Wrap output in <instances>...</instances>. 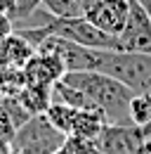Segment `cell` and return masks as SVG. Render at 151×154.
<instances>
[{
  "mask_svg": "<svg viewBox=\"0 0 151 154\" xmlns=\"http://www.w3.org/2000/svg\"><path fill=\"white\" fill-rule=\"evenodd\" d=\"M64 81L83 90L92 102V107L102 109L111 123H120V126L130 123V100L135 90H130L118 78L104 71H69Z\"/></svg>",
  "mask_w": 151,
  "mask_h": 154,
  "instance_id": "cell-1",
  "label": "cell"
},
{
  "mask_svg": "<svg viewBox=\"0 0 151 154\" xmlns=\"http://www.w3.org/2000/svg\"><path fill=\"white\" fill-rule=\"evenodd\" d=\"M97 71L118 78L135 93H151V55L102 50Z\"/></svg>",
  "mask_w": 151,
  "mask_h": 154,
  "instance_id": "cell-2",
  "label": "cell"
},
{
  "mask_svg": "<svg viewBox=\"0 0 151 154\" xmlns=\"http://www.w3.org/2000/svg\"><path fill=\"white\" fill-rule=\"evenodd\" d=\"M64 142H66V135L59 133L45 114H36L14 131L10 145H12V152L17 154H52L61 149Z\"/></svg>",
  "mask_w": 151,
  "mask_h": 154,
  "instance_id": "cell-3",
  "label": "cell"
},
{
  "mask_svg": "<svg viewBox=\"0 0 151 154\" xmlns=\"http://www.w3.org/2000/svg\"><path fill=\"white\" fill-rule=\"evenodd\" d=\"M151 137V126L139 128V126H120V123H109L102 135L97 137V147L102 154H144V142Z\"/></svg>",
  "mask_w": 151,
  "mask_h": 154,
  "instance_id": "cell-4",
  "label": "cell"
},
{
  "mask_svg": "<svg viewBox=\"0 0 151 154\" xmlns=\"http://www.w3.org/2000/svg\"><path fill=\"white\" fill-rule=\"evenodd\" d=\"M36 50H45V52L59 55L64 66H66V74L69 71H97L99 57H102V50L85 48V45H78L73 40L59 38V36H47Z\"/></svg>",
  "mask_w": 151,
  "mask_h": 154,
  "instance_id": "cell-5",
  "label": "cell"
},
{
  "mask_svg": "<svg viewBox=\"0 0 151 154\" xmlns=\"http://www.w3.org/2000/svg\"><path fill=\"white\" fill-rule=\"evenodd\" d=\"M118 40H120L123 52L151 55V12L139 0H130V14Z\"/></svg>",
  "mask_w": 151,
  "mask_h": 154,
  "instance_id": "cell-6",
  "label": "cell"
},
{
  "mask_svg": "<svg viewBox=\"0 0 151 154\" xmlns=\"http://www.w3.org/2000/svg\"><path fill=\"white\" fill-rule=\"evenodd\" d=\"M128 14H130V0H94L85 10V19L111 36H120Z\"/></svg>",
  "mask_w": 151,
  "mask_h": 154,
  "instance_id": "cell-7",
  "label": "cell"
},
{
  "mask_svg": "<svg viewBox=\"0 0 151 154\" xmlns=\"http://www.w3.org/2000/svg\"><path fill=\"white\" fill-rule=\"evenodd\" d=\"M36 55V45H31L24 36H19L17 31L5 40H0V66H14L24 69V64Z\"/></svg>",
  "mask_w": 151,
  "mask_h": 154,
  "instance_id": "cell-8",
  "label": "cell"
},
{
  "mask_svg": "<svg viewBox=\"0 0 151 154\" xmlns=\"http://www.w3.org/2000/svg\"><path fill=\"white\" fill-rule=\"evenodd\" d=\"M109 116L104 114L102 109L97 107H90V109H78V116H76V128L71 135H83V137H90V140H97L102 131L109 126Z\"/></svg>",
  "mask_w": 151,
  "mask_h": 154,
  "instance_id": "cell-9",
  "label": "cell"
},
{
  "mask_svg": "<svg viewBox=\"0 0 151 154\" xmlns=\"http://www.w3.org/2000/svg\"><path fill=\"white\" fill-rule=\"evenodd\" d=\"M17 97L33 116L45 114L47 107L52 104V85H24Z\"/></svg>",
  "mask_w": 151,
  "mask_h": 154,
  "instance_id": "cell-10",
  "label": "cell"
},
{
  "mask_svg": "<svg viewBox=\"0 0 151 154\" xmlns=\"http://www.w3.org/2000/svg\"><path fill=\"white\" fill-rule=\"evenodd\" d=\"M52 102L69 104V107H73V109H90V107H92V102L87 100V95H85L83 90H78L76 85L66 83L64 78L57 81L55 85H52Z\"/></svg>",
  "mask_w": 151,
  "mask_h": 154,
  "instance_id": "cell-11",
  "label": "cell"
},
{
  "mask_svg": "<svg viewBox=\"0 0 151 154\" xmlns=\"http://www.w3.org/2000/svg\"><path fill=\"white\" fill-rule=\"evenodd\" d=\"M45 116H47V121L55 126L59 133L71 135V133H73V128H76V116H78V109L69 107V104H61V102H52V104L47 107Z\"/></svg>",
  "mask_w": 151,
  "mask_h": 154,
  "instance_id": "cell-12",
  "label": "cell"
},
{
  "mask_svg": "<svg viewBox=\"0 0 151 154\" xmlns=\"http://www.w3.org/2000/svg\"><path fill=\"white\" fill-rule=\"evenodd\" d=\"M130 123L139 128L151 126V95L149 93H135L130 100Z\"/></svg>",
  "mask_w": 151,
  "mask_h": 154,
  "instance_id": "cell-13",
  "label": "cell"
},
{
  "mask_svg": "<svg viewBox=\"0 0 151 154\" xmlns=\"http://www.w3.org/2000/svg\"><path fill=\"white\" fill-rule=\"evenodd\" d=\"M43 7L47 10V14H52L57 19H76V17H85L83 7L78 0H43Z\"/></svg>",
  "mask_w": 151,
  "mask_h": 154,
  "instance_id": "cell-14",
  "label": "cell"
},
{
  "mask_svg": "<svg viewBox=\"0 0 151 154\" xmlns=\"http://www.w3.org/2000/svg\"><path fill=\"white\" fill-rule=\"evenodd\" d=\"M0 104L5 107V112H7V116L12 119V123H14V128H19V126H24L28 119H31V112L19 102L17 95H2L0 97Z\"/></svg>",
  "mask_w": 151,
  "mask_h": 154,
  "instance_id": "cell-15",
  "label": "cell"
},
{
  "mask_svg": "<svg viewBox=\"0 0 151 154\" xmlns=\"http://www.w3.org/2000/svg\"><path fill=\"white\" fill-rule=\"evenodd\" d=\"M64 149L69 154H102L97 147V140L83 137V135H66Z\"/></svg>",
  "mask_w": 151,
  "mask_h": 154,
  "instance_id": "cell-16",
  "label": "cell"
},
{
  "mask_svg": "<svg viewBox=\"0 0 151 154\" xmlns=\"http://www.w3.org/2000/svg\"><path fill=\"white\" fill-rule=\"evenodd\" d=\"M40 5H43V0H17V2H14V10H12V14H10V19L12 21L31 19V17H36V12H38Z\"/></svg>",
  "mask_w": 151,
  "mask_h": 154,
  "instance_id": "cell-17",
  "label": "cell"
},
{
  "mask_svg": "<svg viewBox=\"0 0 151 154\" xmlns=\"http://www.w3.org/2000/svg\"><path fill=\"white\" fill-rule=\"evenodd\" d=\"M14 33V21L10 19V14L0 12V40H5L7 36Z\"/></svg>",
  "mask_w": 151,
  "mask_h": 154,
  "instance_id": "cell-18",
  "label": "cell"
},
{
  "mask_svg": "<svg viewBox=\"0 0 151 154\" xmlns=\"http://www.w3.org/2000/svg\"><path fill=\"white\" fill-rule=\"evenodd\" d=\"M14 2H17V0H0V12H5V14H12V10H14Z\"/></svg>",
  "mask_w": 151,
  "mask_h": 154,
  "instance_id": "cell-19",
  "label": "cell"
},
{
  "mask_svg": "<svg viewBox=\"0 0 151 154\" xmlns=\"http://www.w3.org/2000/svg\"><path fill=\"white\" fill-rule=\"evenodd\" d=\"M144 154H151V137L144 142Z\"/></svg>",
  "mask_w": 151,
  "mask_h": 154,
  "instance_id": "cell-20",
  "label": "cell"
},
{
  "mask_svg": "<svg viewBox=\"0 0 151 154\" xmlns=\"http://www.w3.org/2000/svg\"><path fill=\"white\" fill-rule=\"evenodd\" d=\"M52 154H69V152H66V149L61 147V149H57V152H52Z\"/></svg>",
  "mask_w": 151,
  "mask_h": 154,
  "instance_id": "cell-21",
  "label": "cell"
},
{
  "mask_svg": "<svg viewBox=\"0 0 151 154\" xmlns=\"http://www.w3.org/2000/svg\"><path fill=\"white\" fill-rule=\"evenodd\" d=\"M0 97H2V90H0Z\"/></svg>",
  "mask_w": 151,
  "mask_h": 154,
  "instance_id": "cell-22",
  "label": "cell"
},
{
  "mask_svg": "<svg viewBox=\"0 0 151 154\" xmlns=\"http://www.w3.org/2000/svg\"><path fill=\"white\" fill-rule=\"evenodd\" d=\"M12 154H17V152H12Z\"/></svg>",
  "mask_w": 151,
  "mask_h": 154,
  "instance_id": "cell-23",
  "label": "cell"
}]
</instances>
